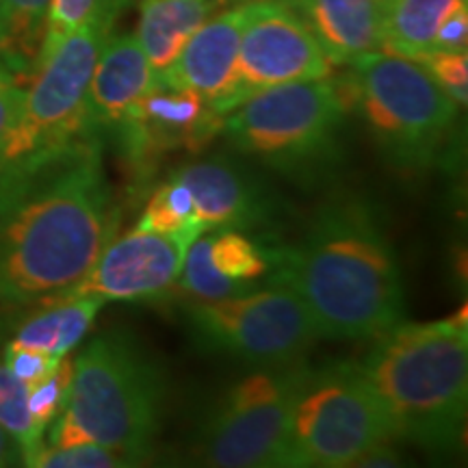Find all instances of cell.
<instances>
[{
	"instance_id": "cell-34",
	"label": "cell",
	"mask_w": 468,
	"mask_h": 468,
	"mask_svg": "<svg viewBox=\"0 0 468 468\" xmlns=\"http://www.w3.org/2000/svg\"><path fill=\"white\" fill-rule=\"evenodd\" d=\"M0 3H3V0H0Z\"/></svg>"
},
{
	"instance_id": "cell-20",
	"label": "cell",
	"mask_w": 468,
	"mask_h": 468,
	"mask_svg": "<svg viewBox=\"0 0 468 468\" xmlns=\"http://www.w3.org/2000/svg\"><path fill=\"white\" fill-rule=\"evenodd\" d=\"M102 306L101 297L93 295L52 297V303L20 325L14 343L52 356H68L83 341Z\"/></svg>"
},
{
	"instance_id": "cell-22",
	"label": "cell",
	"mask_w": 468,
	"mask_h": 468,
	"mask_svg": "<svg viewBox=\"0 0 468 468\" xmlns=\"http://www.w3.org/2000/svg\"><path fill=\"white\" fill-rule=\"evenodd\" d=\"M50 0H3L0 3V61L20 80L37 69Z\"/></svg>"
},
{
	"instance_id": "cell-2",
	"label": "cell",
	"mask_w": 468,
	"mask_h": 468,
	"mask_svg": "<svg viewBox=\"0 0 468 468\" xmlns=\"http://www.w3.org/2000/svg\"><path fill=\"white\" fill-rule=\"evenodd\" d=\"M271 259L273 282L300 297L319 338L373 341L403 321L399 262L365 204H327L295 248Z\"/></svg>"
},
{
	"instance_id": "cell-9",
	"label": "cell",
	"mask_w": 468,
	"mask_h": 468,
	"mask_svg": "<svg viewBox=\"0 0 468 468\" xmlns=\"http://www.w3.org/2000/svg\"><path fill=\"white\" fill-rule=\"evenodd\" d=\"M310 371L269 367L251 373L219 403L204 427L200 458L219 468L289 466L291 427Z\"/></svg>"
},
{
	"instance_id": "cell-12",
	"label": "cell",
	"mask_w": 468,
	"mask_h": 468,
	"mask_svg": "<svg viewBox=\"0 0 468 468\" xmlns=\"http://www.w3.org/2000/svg\"><path fill=\"white\" fill-rule=\"evenodd\" d=\"M202 232H133L111 241L87 276L61 295H93L107 302L152 300L178 282L189 245Z\"/></svg>"
},
{
	"instance_id": "cell-19",
	"label": "cell",
	"mask_w": 468,
	"mask_h": 468,
	"mask_svg": "<svg viewBox=\"0 0 468 468\" xmlns=\"http://www.w3.org/2000/svg\"><path fill=\"white\" fill-rule=\"evenodd\" d=\"M218 0H142L137 39L159 76L176 61L193 33L213 16Z\"/></svg>"
},
{
	"instance_id": "cell-4",
	"label": "cell",
	"mask_w": 468,
	"mask_h": 468,
	"mask_svg": "<svg viewBox=\"0 0 468 468\" xmlns=\"http://www.w3.org/2000/svg\"><path fill=\"white\" fill-rule=\"evenodd\" d=\"M161 401V378L142 351L128 338L101 336L72 360L68 401L48 444L96 442L137 464L154 444Z\"/></svg>"
},
{
	"instance_id": "cell-5",
	"label": "cell",
	"mask_w": 468,
	"mask_h": 468,
	"mask_svg": "<svg viewBox=\"0 0 468 468\" xmlns=\"http://www.w3.org/2000/svg\"><path fill=\"white\" fill-rule=\"evenodd\" d=\"M347 66L338 83L349 109L360 111L388 161L403 169L430 165L458 122L460 104L414 58L371 50Z\"/></svg>"
},
{
	"instance_id": "cell-1",
	"label": "cell",
	"mask_w": 468,
	"mask_h": 468,
	"mask_svg": "<svg viewBox=\"0 0 468 468\" xmlns=\"http://www.w3.org/2000/svg\"><path fill=\"white\" fill-rule=\"evenodd\" d=\"M117 208L101 145L83 137L0 176V303L57 297L113 241Z\"/></svg>"
},
{
	"instance_id": "cell-13",
	"label": "cell",
	"mask_w": 468,
	"mask_h": 468,
	"mask_svg": "<svg viewBox=\"0 0 468 468\" xmlns=\"http://www.w3.org/2000/svg\"><path fill=\"white\" fill-rule=\"evenodd\" d=\"M224 115L215 113L200 93L156 83L120 122L122 144L137 161L186 145L197 150L221 131Z\"/></svg>"
},
{
	"instance_id": "cell-33",
	"label": "cell",
	"mask_w": 468,
	"mask_h": 468,
	"mask_svg": "<svg viewBox=\"0 0 468 468\" xmlns=\"http://www.w3.org/2000/svg\"><path fill=\"white\" fill-rule=\"evenodd\" d=\"M14 460H22L20 449H17L14 438H11L7 431L0 427V466L14 464Z\"/></svg>"
},
{
	"instance_id": "cell-23",
	"label": "cell",
	"mask_w": 468,
	"mask_h": 468,
	"mask_svg": "<svg viewBox=\"0 0 468 468\" xmlns=\"http://www.w3.org/2000/svg\"><path fill=\"white\" fill-rule=\"evenodd\" d=\"M0 427L16 441L22 464L31 466L46 444L44 431L31 417L27 386L5 365H0Z\"/></svg>"
},
{
	"instance_id": "cell-16",
	"label": "cell",
	"mask_w": 468,
	"mask_h": 468,
	"mask_svg": "<svg viewBox=\"0 0 468 468\" xmlns=\"http://www.w3.org/2000/svg\"><path fill=\"white\" fill-rule=\"evenodd\" d=\"M159 83L134 33L109 35L87 91V133L117 128L134 104Z\"/></svg>"
},
{
	"instance_id": "cell-28",
	"label": "cell",
	"mask_w": 468,
	"mask_h": 468,
	"mask_svg": "<svg viewBox=\"0 0 468 468\" xmlns=\"http://www.w3.org/2000/svg\"><path fill=\"white\" fill-rule=\"evenodd\" d=\"M423 66L431 79L453 98L460 107H464L468 98V55L466 50H431L427 55L414 58Z\"/></svg>"
},
{
	"instance_id": "cell-3",
	"label": "cell",
	"mask_w": 468,
	"mask_h": 468,
	"mask_svg": "<svg viewBox=\"0 0 468 468\" xmlns=\"http://www.w3.org/2000/svg\"><path fill=\"white\" fill-rule=\"evenodd\" d=\"M358 368L395 423L397 438L430 449L460 441L468 399L466 310L427 324H397Z\"/></svg>"
},
{
	"instance_id": "cell-10",
	"label": "cell",
	"mask_w": 468,
	"mask_h": 468,
	"mask_svg": "<svg viewBox=\"0 0 468 468\" xmlns=\"http://www.w3.org/2000/svg\"><path fill=\"white\" fill-rule=\"evenodd\" d=\"M189 321L204 347L259 367H284L317 343V327L289 286L273 282L191 308Z\"/></svg>"
},
{
	"instance_id": "cell-25",
	"label": "cell",
	"mask_w": 468,
	"mask_h": 468,
	"mask_svg": "<svg viewBox=\"0 0 468 468\" xmlns=\"http://www.w3.org/2000/svg\"><path fill=\"white\" fill-rule=\"evenodd\" d=\"M124 0H50L48 17H46V35L39 61L48 57L69 33L80 28L98 14L117 16ZM37 61V66H39Z\"/></svg>"
},
{
	"instance_id": "cell-26",
	"label": "cell",
	"mask_w": 468,
	"mask_h": 468,
	"mask_svg": "<svg viewBox=\"0 0 468 468\" xmlns=\"http://www.w3.org/2000/svg\"><path fill=\"white\" fill-rule=\"evenodd\" d=\"M35 468H120L131 466V462L122 458L120 453L111 452L96 442L69 444V447H57V444H44L42 452L33 460Z\"/></svg>"
},
{
	"instance_id": "cell-21",
	"label": "cell",
	"mask_w": 468,
	"mask_h": 468,
	"mask_svg": "<svg viewBox=\"0 0 468 468\" xmlns=\"http://www.w3.org/2000/svg\"><path fill=\"white\" fill-rule=\"evenodd\" d=\"M468 0H386L379 50L419 58L434 48L436 31Z\"/></svg>"
},
{
	"instance_id": "cell-7",
	"label": "cell",
	"mask_w": 468,
	"mask_h": 468,
	"mask_svg": "<svg viewBox=\"0 0 468 468\" xmlns=\"http://www.w3.org/2000/svg\"><path fill=\"white\" fill-rule=\"evenodd\" d=\"M390 438L393 419L358 365H338L308 376L292 414L289 466H354Z\"/></svg>"
},
{
	"instance_id": "cell-11",
	"label": "cell",
	"mask_w": 468,
	"mask_h": 468,
	"mask_svg": "<svg viewBox=\"0 0 468 468\" xmlns=\"http://www.w3.org/2000/svg\"><path fill=\"white\" fill-rule=\"evenodd\" d=\"M330 76V58L292 0L245 3L232 109L267 87Z\"/></svg>"
},
{
	"instance_id": "cell-29",
	"label": "cell",
	"mask_w": 468,
	"mask_h": 468,
	"mask_svg": "<svg viewBox=\"0 0 468 468\" xmlns=\"http://www.w3.org/2000/svg\"><path fill=\"white\" fill-rule=\"evenodd\" d=\"M61 358L63 356H52L33 347H22V345L11 341L7 349H5L3 365L27 386V390H31L57 371Z\"/></svg>"
},
{
	"instance_id": "cell-18",
	"label": "cell",
	"mask_w": 468,
	"mask_h": 468,
	"mask_svg": "<svg viewBox=\"0 0 468 468\" xmlns=\"http://www.w3.org/2000/svg\"><path fill=\"white\" fill-rule=\"evenodd\" d=\"M176 178L189 186L196 215L204 230L251 226L261 215V200L254 186L230 163L215 159L193 163Z\"/></svg>"
},
{
	"instance_id": "cell-6",
	"label": "cell",
	"mask_w": 468,
	"mask_h": 468,
	"mask_svg": "<svg viewBox=\"0 0 468 468\" xmlns=\"http://www.w3.org/2000/svg\"><path fill=\"white\" fill-rule=\"evenodd\" d=\"M113 20L111 14L93 16L39 61L16 126L0 152V169L91 137L87 133V91Z\"/></svg>"
},
{
	"instance_id": "cell-30",
	"label": "cell",
	"mask_w": 468,
	"mask_h": 468,
	"mask_svg": "<svg viewBox=\"0 0 468 468\" xmlns=\"http://www.w3.org/2000/svg\"><path fill=\"white\" fill-rule=\"evenodd\" d=\"M22 101H25V87L20 79L0 61V152H3L11 128L16 126Z\"/></svg>"
},
{
	"instance_id": "cell-27",
	"label": "cell",
	"mask_w": 468,
	"mask_h": 468,
	"mask_svg": "<svg viewBox=\"0 0 468 468\" xmlns=\"http://www.w3.org/2000/svg\"><path fill=\"white\" fill-rule=\"evenodd\" d=\"M69 382H72V358L63 356L57 371L48 379H44L42 384L28 390V410H31L35 425L42 431L46 427H50L52 420L66 408Z\"/></svg>"
},
{
	"instance_id": "cell-14",
	"label": "cell",
	"mask_w": 468,
	"mask_h": 468,
	"mask_svg": "<svg viewBox=\"0 0 468 468\" xmlns=\"http://www.w3.org/2000/svg\"><path fill=\"white\" fill-rule=\"evenodd\" d=\"M245 22V5L208 17L191 35L176 61L161 74V83L200 93L215 113L232 111V93L237 87L239 44Z\"/></svg>"
},
{
	"instance_id": "cell-15",
	"label": "cell",
	"mask_w": 468,
	"mask_h": 468,
	"mask_svg": "<svg viewBox=\"0 0 468 468\" xmlns=\"http://www.w3.org/2000/svg\"><path fill=\"white\" fill-rule=\"evenodd\" d=\"M267 269V251L234 228H224L218 234L202 232L189 245L178 280L196 300L215 302L245 292Z\"/></svg>"
},
{
	"instance_id": "cell-32",
	"label": "cell",
	"mask_w": 468,
	"mask_h": 468,
	"mask_svg": "<svg viewBox=\"0 0 468 468\" xmlns=\"http://www.w3.org/2000/svg\"><path fill=\"white\" fill-rule=\"evenodd\" d=\"M395 438L390 441H382L378 442L376 447H371L368 452L360 455L358 460L354 462V466H362V468H384V466H401V455L395 449L393 444Z\"/></svg>"
},
{
	"instance_id": "cell-24",
	"label": "cell",
	"mask_w": 468,
	"mask_h": 468,
	"mask_svg": "<svg viewBox=\"0 0 468 468\" xmlns=\"http://www.w3.org/2000/svg\"><path fill=\"white\" fill-rule=\"evenodd\" d=\"M139 230L178 234V232H207L196 215L189 186L174 176L169 183L156 189L150 197L142 219L137 224Z\"/></svg>"
},
{
	"instance_id": "cell-31",
	"label": "cell",
	"mask_w": 468,
	"mask_h": 468,
	"mask_svg": "<svg viewBox=\"0 0 468 468\" xmlns=\"http://www.w3.org/2000/svg\"><path fill=\"white\" fill-rule=\"evenodd\" d=\"M468 44V5H462L455 11H452L441 28L436 31L434 48L431 50H466Z\"/></svg>"
},
{
	"instance_id": "cell-8",
	"label": "cell",
	"mask_w": 468,
	"mask_h": 468,
	"mask_svg": "<svg viewBox=\"0 0 468 468\" xmlns=\"http://www.w3.org/2000/svg\"><path fill=\"white\" fill-rule=\"evenodd\" d=\"M349 102L338 80H295L256 91L224 117L234 148L276 165L317 161L335 142Z\"/></svg>"
},
{
	"instance_id": "cell-17",
	"label": "cell",
	"mask_w": 468,
	"mask_h": 468,
	"mask_svg": "<svg viewBox=\"0 0 468 468\" xmlns=\"http://www.w3.org/2000/svg\"><path fill=\"white\" fill-rule=\"evenodd\" d=\"M386 0H292L332 66L379 50Z\"/></svg>"
}]
</instances>
